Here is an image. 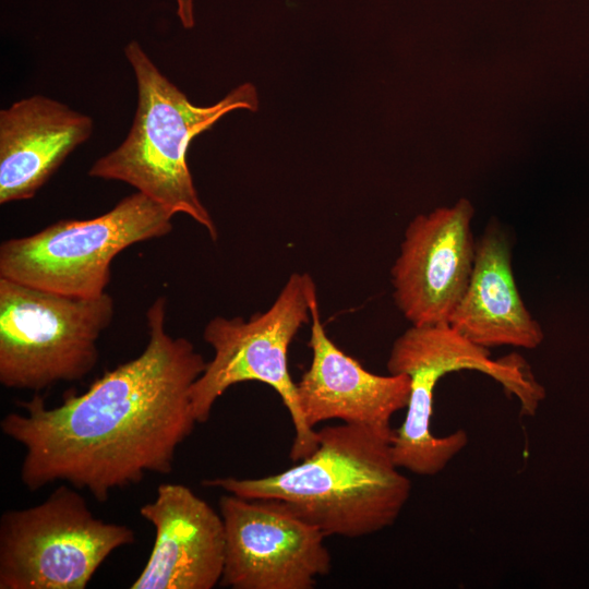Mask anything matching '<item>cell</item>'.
Returning a JSON list of instances; mask_svg holds the SVG:
<instances>
[{"mask_svg": "<svg viewBox=\"0 0 589 589\" xmlns=\"http://www.w3.org/2000/svg\"><path fill=\"white\" fill-rule=\"evenodd\" d=\"M460 370L491 376L518 399L527 416L537 411L545 396L521 357L493 360L490 349L471 342L448 323L411 325L395 339L387 360L388 373L410 378L405 420L392 443L393 458L400 469L419 476L437 474L467 446L464 429L446 436L431 432L435 386L444 375Z\"/></svg>", "mask_w": 589, "mask_h": 589, "instance_id": "4", "label": "cell"}, {"mask_svg": "<svg viewBox=\"0 0 589 589\" xmlns=\"http://www.w3.org/2000/svg\"><path fill=\"white\" fill-rule=\"evenodd\" d=\"M316 432L317 448L291 468L203 484L249 500H273L325 536L359 538L392 526L411 492L393 458L395 430L342 423Z\"/></svg>", "mask_w": 589, "mask_h": 589, "instance_id": "2", "label": "cell"}, {"mask_svg": "<svg viewBox=\"0 0 589 589\" xmlns=\"http://www.w3.org/2000/svg\"><path fill=\"white\" fill-rule=\"evenodd\" d=\"M135 542L125 525L96 518L62 484L41 503L0 519V589H85L116 550Z\"/></svg>", "mask_w": 589, "mask_h": 589, "instance_id": "8", "label": "cell"}, {"mask_svg": "<svg viewBox=\"0 0 589 589\" xmlns=\"http://www.w3.org/2000/svg\"><path fill=\"white\" fill-rule=\"evenodd\" d=\"M148 342L136 358L106 371L82 394L47 407L35 394L0 422L22 445L21 482L29 491L63 481L98 502L172 471L178 446L196 422L190 390L206 362L190 340L166 330V298L146 312Z\"/></svg>", "mask_w": 589, "mask_h": 589, "instance_id": "1", "label": "cell"}, {"mask_svg": "<svg viewBox=\"0 0 589 589\" xmlns=\"http://www.w3.org/2000/svg\"><path fill=\"white\" fill-rule=\"evenodd\" d=\"M312 349L310 368L297 383L306 424L325 420L389 429L392 417L408 405L410 378L406 374L378 375L365 370L327 336L321 322L316 289L310 298Z\"/></svg>", "mask_w": 589, "mask_h": 589, "instance_id": "12", "label": "cell"}, {"mask_svg": "<svg viewBox=\"0 0 589 589\" xmlns=\"http://www.w3.org/2000/svg\"><path fill=\"white\" fill-rule=\"evenodd\" d=\"M93 130V118L43 95L2 109L0 204L33 199Z\"/></svg>", "mask_w": 589, "mask_h": 589, "instance_id": "13", "label": "cell"}, {"mask_svg": "<svg viewBox=\"0 0 589 589\" xmlns=\"http://www.w3.org/2000/svg\"><path fill=\"white\" fill-rule=\"evenodd\" d=\"M140 515L155 529L144 568L131 589H212L225 563V528L220 514L179 483H163Z\"/></svg>", "mask_w": 589, "mask_h": 589, "instance_id": "11", "label": "cell"}, {"mask_svg": "<svg viewBox=\"0 0 589 589\" xmlns=\"http://www.w3.org/2000/svg\"><path fill=\"white\" fill-rule=\"evenodd\" d=\"M113 313L107 292L71 297L0 277V383L39 392L83 378Z\"/></svg>", "mask_w": 589, "mask_h": 589, "instance_id": "6", "label": "cell"}, {"mask_svg": "<svg viewBox=\"0 0 589 589\" xmlns=\"http://www.w3.org/2000/svg\"><path fill=\"white\" fill-rule=\"evenodd\" d=\"M473 214L460 199L408 224L390 276L395 304L411 325L448 323L460 302L476 260Z\"/></svg>", "mask_w": 589, "mask_h": 589, "instance_id": "10", "label": "cell"}, {"mask_svg": "<svg viewBox=\"0 0 589 589\" xmlns=\"http://www.w3.org/2000/svg\"><path fill=\"white\" fill-rule=\"evenodd\" d=\"M137 86V107L124 141L98 158L88 175L128 183L171 212L185 214L206 229L218 231L201 202L187 160L191 141L230 111H256L259 95L251 83L238 85L218 103L201 107L168 80L136 40L124 48Z\"/></svg>", "mask_w": 589, "mask_h": 589, "instance_id": "3", "label": "cell"}, {"mask_svg": "<svg viewBox=\"0 0 589 589\" xmlns=\"http://www.w3.org/2000/svg\"><path fill=\"white\" fill-rule=\"evenodd\" d=\"M312 277L292 274L271 308L250 320L216 316L205 326L204 340L214 357L193 383L190 400L197 423L208 420L216 400L232 385L256 381L269 385L281 398L294 428L290 449L293 461L317 448V432L311 429L299 405L297 383L288 370V349L299 328L308 323Z\"/></svg>", "mask_w": 589, "mask_h": 589, "instance_id": "7", "label": "cell"}, {"mask_svg": "<svg viewBox=\"0 0 589 589\" xmlns=\"http://www.w3.org/2000/svg\"><path fill=\"white\" fill-rule=\"evenodd\" d=\"M225 563L220 584L232 589H312L332 567L326 537L273 500L223 495Z\"/></svg>", "mask_w": 589, "mask_h": 589, "instance_id": "9", "label": "cell"}, {"mask_svg": "<svg viewBox=\"0 0 589 589\" xmlns=\"http://www.w3.org/2000/svg\"><path fill=\"white\" fill-rule=\"evenodd\" d=\"M175 215L141 192L91 219L59 220L0 245V277L81 298L106 292L111 263L127 248L167 236Z\"/></svg>", "mask_w": 589, "mask_h": 589, "instance_id": "5", "label": "cell"}, {"mask_svg": "<svg viewBox=\"0 0 589 589\" xmlns=\"http://www.w3.org/2000/svg\"><path fill=\"white\" fill-rule=\"evenodd\" d=\"M448 324L486 349L501 346L536 349L543 341L542 327L518 291L509 241L496 223L489 224L477 241L468 287Z\"/></svg>", "mask_w": 589, "mask_h": 589, "instance_id": "14", "label": "cell"}, {"mask_svg": "<svg viewBox=\"0 0 589 589\" xmlns=\"http://www.w3.org/2000/svg\"><path fill=\"white\" fill-rule=\"evenodd\" d=\"M177 15L180 23L184 28H192L194 26V9L193 0H176Z\"/></svg>", "mask_w": 589, "mask_h": 589, "instance_id": "15", "label": "cell"}]
</instances>
